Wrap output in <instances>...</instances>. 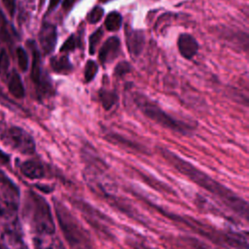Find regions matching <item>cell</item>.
I'll return each mask as SVG.
<instances>
[{"instance_id":"cell-1","label":"cell","mask_w":249,"mask_h":249,"mask_svg":"<svg viewBox=\"0 0 249 249\" xmlns=\"http://www.w3.org/2000/svg\"><path fill=\"white\" fill-rule=\"evenodd\" d=\"M160 154L165 159V160L170 163L177 171L185 175L195 184L200 188L209 192L212 196L218 198L222 203H224L231 210L234 211L236 214L240 215L244 219H248V204L247 202L238 196L231 190L222 185L218 181L214 180L212 177L198 169L196 166L193 165L191 162L186 161L180 156L176 155L172 151L160 148Z\"/></svg>"},{"instance_id":"cell-2","label":"cell","mask_w":249,"mask_h":249,"mask_svg":"<svg viewBox=\"0 0 249 249\" xmlns=\"http://www.w3.org/2000/svg\"><path fill=\"white\" fill-rule=\"evenodd\" d=\"M55 216L62 233L73 249H95L89 232L59 200L53 199Z\"/></svg>"},{"instance_id":"cell-3","label":"cell","mask_w":249,"mask_h":249,"mask_svg":"<svg viewBox=\"0 0 249 249\" xmlns=\"http://www.w3.org/2000/svg\"><path fill=\"white\" fill-rule=\"evenodd\" d=\"M27 216L33 235L55 234V225L47 200L33 191H29L25 200Z\"/></svg>"},{"instance_id":"cell-4","label":"cell","mask_w":249,"mask_h":249,"mask_svg":"<svg viewBox=\"0 0 249 249\" xmlns=\"http://www.w3.org/2000/svg\"><path fill=\"white\" fill-rule=\"evenodd\" d=\"M134 102L146 117L163 127L181 134H188L195 128L194 124H191L166 113L155 102L140 93L135 94Z\"/></svg>"},{"instance_id":"cell-5","label":"cell","mask_w":249,"mask_h":249,"mask_svg":"<svg viewBox=\"0 0 249 249\" xmlns=\"http://www.w3.org/2000/svg\"><path fill=\"white\" fill-rule=\"evenodd\" d=\"M19 189L15 182L0 170V218L13 220L16 217L19 206Z\"/></svg>"},{"instance_id":"cell-6","label":"cell","mask_w":249,"mask_h":249,"mask_svg":"<svg viewBox=\"0 0 249 249\" xmlns=\"http://www.w3.org/2000/svg\"><path fill=\"white\" fill-rule=\"evenodd\" d=\"M0 139L6 146L23 155H32L36 150L35 141L31 134L17 125L6 128L1 133Z\"/></svg>"},{"instance_id":"cell-7","label":"cell","mask_w":249,"mask_h":249,"mask_svg":"<svg viewBox=\"0 0 249 249\" xmlns=\"http://www.w3.org/2000/svg\"><path fill=\"white\" fill-rule=\"evenodd\" d=\"M32 52V65H31V79L36 86L37 93L40 97L48 96L52 93L53 88L52 84L49 79L43 74L42 72V65H41V55L36 47V44L31 41L28 42Z\"/></svg>"},{"instance_id":"cell-8","label":"cell","mask_w":249,"mask_h":249,"mask_svg":"<svg viewBox=\"0 0 249 249\" xmlns=\"http://www.w3.org/2000/svg\"><path fill=\"white\" fill-rule=\"evenodd\" d=\"M73 203L76 205L78 209L83 213L87 221L101 234L105 235L106 237H112L110 231V223L108 222V218H106L102 213H100L95 208L91 207V205L88 204L87 202L76 198L73 200Z\"/></svg>"},{"instance_id":"cell-9","label":"cell","mask_w":249,"mask_h":249,"mask_svg":"<svg viewBox=\"0 0 249 249\" xmlns=\"http://www.w3.org/2000/svg\"><path fill=\"white\" fill-rule=\"evenodd\" d=\"M56 26L50 22H44L39 31V42L44 54H50L53 52L56 45Z\"/></svg>"},{"instance_id":"cell-10","label":"cell","mask_w":249,"mask_h":249,"mask_svg":"<svg viewBox=\"0 0 249 249\" xmlns=\"http://www.w3.org/2000/svg\"><path fill=\"white\" fill-rule=\"evenodd\" d=\"M125 43L128 53L133 56H138L145 46V34L143 30L125 27Z\"/></svg>"},{"instance_id":"cell-11","label":"cell","mask_w":249,"mask_h":249,"mask_svg":"<svg viewBox=\"0 0 249 249\" xmlns=\"http://www.w3.org/2000/svg\"><path fill=\"white\" fill-rule=\"evenodd\" d=\"M121 52V41L117 36L108 38L99 50L98 59L102 65L115 60Z\"/></svg>"},{"instance_id":"cell-12","label":"cell","mask_w":249,"mask_h":249,"mask_svg":"<svg viewBox=\"0 0 249 249\" xmlns=\"http://www.w3.org/2000/svg\"><path fill=\"white\" fill-rule=\"evenodd\" d=\"M177 47L180 54L186 59H192L198 51V43L195 37L188 33H182L177 39Z\"/></svg>"},{"instance_id":"cell-13","label":"cell","mask_w":249,"mask_h":249,"mask_svg":"<svg viewBox=\"0 0 249 249\" xmlns=\"http://www.w3.org/2000/svg\"><path fill=\"white\" fill-rule=\"evenodd\" d=\"M19 170L21 174L31 180L42 179L46 175V170L44 165L35 160H27L19 165Z\"/></svg>"},{"instance_id":"cell-14","label":"cell","mask_w":249,"mask_h":249,"mask_svg":"<svg viewBox=\"0 0 249 249\" xmlns=\"http://www.w3.org/2000/svg\"><path fill=\"white\" fill-rule=\"evenodd\" d=\"M32 243L34 249H65L57 234L33 235Z\"/></svg>"},{"instance_id":"cell-15","label":"cell","mask_w":249,"mask_h":249,"mask_svg":"<svg viewBox=\"0 0 249 249\" xmlns=\"http://www.w3.org/2000/svg\"><path fill=\"white\" fill-rule=\"evenodd\" d=\"M4 249H27L16 226L8 227L2 234Z\"/></svg>"},{"instance_id":"cell-16","label":"cell","mask_w":249,"mask_h":249,"mask_svg":"<svg viewBox=\"0 0 249 249\" xmlns=\"http://www.w3.org/2000/svg\"><path fill=\"white\" fill-rule=\"evenodd\" d=\"M50 64L53 71L58 74H69L73 70V66L66 53L53 56L50 60Z\"/></svg>"},{"instance_id":"cell-17","label":"cell","mask_w":249,"mask_h":249,"mask_svg":"<svg viewBox=\"0 0 249 249\" xmlns=\"http://www.w3.org/2000/svg\"><path fill=\"white\" fill-rule=\"evenodd\" d=\"M8 89L10 93L16 98H22L25 94L21 78L16 71H14L9 78Z\"/></svg>"},{"instance_id":"cell-18","label":"cell","mask_w":249,"mask_h":249,"mask_svg":"<svg viewBox=\"0 0 249 249\" xmlns=\"http://www.w3.org/2000/svg\"><path fill=\"white\" fill-rule=\"evenodd\" d=\"M98 95L103 108L106 110L111 109L115 105L118 99V95L114 90H109L105 89H101L99 90Z\"/></svg>"},{"instance_id":"cell-19","label":"cell","mask_w":249,"mask_h":249,"mask_svg":"<svg viewBox=\"0 0 249 249\" xmlns=\"http://www.w3.org/2000/svg\"><path fill=\"white\" fill-rule=\"evenodd\" d=\"M122 22L123 18L121 14L114 11L107 15L104 21V25L108 31H118L122 26Z\"/></svg>"},{"instance_id":"cell-20","label":"cell","mask_w":249,"mask_h":249,"mask_svg":"<svg viewBox=\"0 0 249 249\" xmlns=\"http://www.w3.org/2000/svg\"><path fill=\"white\" fill-rule=\"evenodd\" d=\"M106 136H107V139L110 140L111 142L116 143V144H118V145H123L124 147H125V148H127V149H131V150H134V151H140V152L143 151V149L141 148V146H139L137 143H134L133 141L127 140V139L122 137V136L119 135V134H116V133H108Z\"/></svg>"},{"instance_id":"cell-21","label":"cell","mask_w":249,"mask_h":249,"mask_svg":"<svg viewBox=\"0 0 249 249\" xmlns=\"http://www.w3.org/2000/svg\"><path fill=\"white\" fill-rule=\"evenodd\" d=\"M81 46V39L76 34H71L65 42L62 44L59 52L62 53H67L69 52H73L77 47Z\"/></svg>"},{"instance_id":"cell-22","label":"cell","mask_w":249,"mask_h":249,"mask_svg":"<svg viewBox=\"0 0 249 249\" xmlns=\"http://www.w3.org/2000/svg\"><path fill=\"white\" fill-rule=\"evenodd\" d=\"M97 71H98L97 63L94 60L89 59L86 63V66H85V73H84L85 82L86 83L91 82L94 79Z\"/></svg>"},{"instance_id":"cell-23","label":"cell","mask_w":249,"mask_h":249,"mask_svg":"<svg viewBox=\"0 0 249 249\" xmlns=\"http://www.w3.org/2000/svg\"><path fill=\"white\" fill-rule=\"evenodd\" d=\"M103 29L102 27H98L89 38V53L93 54L95 53L96 47L98 46L102 36H103Z\"/></svg>"},{"instance_id":"cell-24","label":"cell","mask_w":249,"mask_h":249,"mask_svg":"<svg viewBox=\"0 0 249 249\" xmlns=\"http://www.w3.org/2000/svg\"><path fill=\"white\" fill-rule=\"evenodd\" d=\"M0 40L5 43H9L12 40V36L9 31L8 22L1 12H0Z\"/></svg>"},{"instance_id":"cell-25","label":"cell","mask_w":249,"mask_h":249,"mask_svg":"<svg viewBox=\"0 0 249 249\" xmlns=\"http://www.w3.org/2000/svg\"><path fill=\"white\" fill-rule=\"evenodd\" d=\"M103 15H104V10H103V8H101V7H99V6H95V7L92 8V9L89 11V13L88 14V16H87V20H88V22H89V23H91V24L96 23V22H98V21L102 18Z\"/></svg>"},{"instance_id":"cell-26","label":"cell","mask_w":249,"mask_h":249,"mask_svg":"<svg viewBox=\"0 0 249 249\" xmlns=\"http://www.w3.org/2000/svg\"><path fill=\"white\" fill-rule=\"evenodd\" d=\"M17 57H18V63L20 70L25 72L28 68V56L23 48L18 47L17 49Z\"/></svg>"},{"instance_id":"cell-27","label":"cell","mask_w":249,"mask_h":249,"mask_svg":"<svg viewBox=\"0 0 249 249\" xmlns=\"http://www.w3.org/2000/svg\"><path fill=\"white\" fill-rule=\"evenodd\" d=\"M131 71V65L127 61H121L119 62L114 70V74L118 77H123L125 74L129 73Z\"/></svg>"},{"instance_id":"cell-28","label":"cell","mask_w":249,"mask_h":249,"mask_svg":"<svg viewBox=\"0 0 249 249\" xmlns=\"http://www.w3.org/2000/svg\"><path fill=\"white\" fill-rule=\"evenodd\" d=\"M9 64H10L9 55L7 52L4 49H2L0 51V73L6 72L9 67Z\"/></svg>"},{"instance_id":"cell-29","label":"cell","mask_w":249,"mask_h":249,"mask_svg":"<svg viewBox=\"0 0 249 249\" xmlns=\"http://www.w3.org/2000/svg\"><path fill=\"white\" fill-rule=\"evenodd\" d=\"M2 1L7 12L10 14V16H14L16 11V0H2Z\"/></svg>"},{"instance_id":"cell-30","label":"cell","mask_w":249,"mask_h":249,"mask_svg":"<svg viewBox=\"0 0 249 249\" xmlns=\"http://www.w3.org/2000/svg\"><path fill=\"white\" fill-rule=\"evenodd\" d=\"M10 161V157L0 149V163L6 164Z\"/></svg>"},{"instance_id":"cell-31","label":"cell","mask_w":249,"mask_h":249,"mask_svg":"<svg viewBox=\"0 0 249 249\" xmlns=\"http://www.w3.org/2000/svg\"><path fill=\"white\" fill-rule=\"evenodd\" d=\"M61 0H50V3H49V6H48V13H51L52 11H53L57 5L60 3Z\"/></svg>"},{"instance_id":"cell-32","label":"cell","mask_w":249,"mask_h":249,"mask_svg":"<svg viewBox=\"0 0 249 249\" xmlns=\"http://www.w3.org/2000/svg\"><path fill=\"white\" fill-rule=\"evenodd\" d=\"M77 0H64V2H63V8L64 9H70L73 5H74V3L76 2Z\"/></svg>"},{"instance_id":"cell-33","label":"cell","mask_w":249,"mask_h":249,"mask_svg":"<svg viewBox=\"0 0 249 249\" xmlns=\"http://www.w3.org/2000/svg\"><path fill=\"white\" fill-rule=\"evenodd\" d=\"M100 2H102V3H106V2H108V1H110V0H99Z\"/></svg>"},{"instance_id":"cell-34","label":"cell","mask_w":249,"mask_h":249,"mask_svg":"<svg viewBox=\"0 0 249 249\" xmlns=\"http://www.w3.org/2000/svg\"><path fill=\"white\" fill-rule=\"evenodd\" d=\"M0 249H2V246H1V244H0Z\"/></svg>"},{"instance_id":"cell-35","label":"cell","mask_w":249,"mask_h":249,"mask_svg":"<svg viewBox=\"0 0 249 249\" xmlns=\"http://www.w3.org/2000/svg\"><path fill=\"white\" fill-rule=\"evenodd\" d=\"M29 1H31V0H29Z\"/></svg>"}]
</instances>
